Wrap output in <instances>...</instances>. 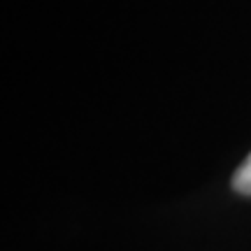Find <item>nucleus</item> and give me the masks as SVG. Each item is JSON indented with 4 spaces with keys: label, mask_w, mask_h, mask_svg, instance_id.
Masks as SVG:
<instances>
[{
    "label": "nucleus",
    "mask_w": 251,
    "mask_h": 251,
    "mask_svg": "<svg viewBox=\"0 0 251 251\" xmlns=\"http://www.w3.org/2000/svg\"><path fill=\"white\" fill-rule=\"evenodd\" d=\"M233 186L235 191H240L244 196H251V153L244 158V163L233 175Z\"/></svg>",
    "instance_id": "1"
}]
</instances>
